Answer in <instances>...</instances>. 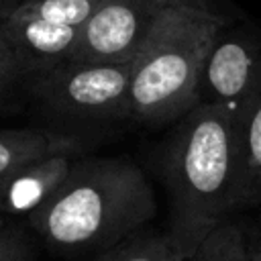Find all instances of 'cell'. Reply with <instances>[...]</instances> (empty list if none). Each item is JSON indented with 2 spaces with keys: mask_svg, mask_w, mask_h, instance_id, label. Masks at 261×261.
<instances>
[{
  "mask_svg": "<svg viewBox=\"0 0 261 261\" xmlns=\"http://www.w3.org/2000/svg\"><path fill=\"white\" fill-rule=\"evenodd\" d=\"M232 20L196 8H163L133 61L126 122L165 128L200 104L198 84L216 33Z\"/></svg>",
  "mask_w": 261,
  "mask_h": 261,
  "instance_id": "3",
  "label": "cell"
},
{
  "mask_svg": "<svg viewBox=\"0 0 261 261\" xmlns=\"http://www.w3.org/2000/svg\"><path fill=\"white\" fill-rule=\"evenodd\" d=\"M157 214L145 171L126 157H77L57 192L27 220L59 253H102Z\"/></svg>",
  "mask_w": 261,
  "mask_h": 261,
  "instance_id": "2",
  "label": "cell"
},
{
  "mask_svg": "<svg viewBox=\"0 0 261 261\" xmlns=\"http://www.w3.org/2000/svg\"><path fill=\"white\" fill-rule=\"evenodd\" d=\"M155 2L161 8H196V10L212 12L226 20H232V16H228V12H226L228 4L224 0H155Z\"/></svg>",
  "mask_w": 261,
  "mask_h": 261,
  "instance_id": "15",
  "label": "cell"
},
{
  "mask_svg": "<svg viewBox=\"0 0 261 261\" xmlns=\"http://www.w3.org/2000/svg\"><path fill=\"white\" fill-rule=\"evenodd\" d=\"M188 257L177 249L169 232L139 230L110 249L102 251L94 261H186Z\"/></svg>",
  "mask_w": 261,
  "mask_h": 261,
  "instance_id": "10",
  "label": "cell"
},
{
  "mask_svg": "<svg viewBox=\"0 0 261 261\" xmlns=\"http://www.w3.org/2000/svg\"><path fill=\"white\" fill-rule=\"evenodd\" d=\"M24 0H0V22L6 20Z\"/></svg>",
  "mask_w": 261,
  "mask_h": 261,
  "instance_id": "16",
  "label": "cell"
},
{
  "mask_svg": "<svg viewBox=\"0 0 261 261\" xmlns=\"http://www.w3.org/2000/svg\"><path fill=\"white\" fill-rule=\"evenodd\" d=\"M257 96H261V31L226 22L204 59L200 104L220 106L234 118Z\"/></svg>",
  "mask_w": 261,
  "mask_h": 261,
  "instance_id": "5",
  "label": "cell"
},
{
  "mask_svg": "<svg viewBox=\"0 0 261 261\" xmlns=\"http://www.w3.org/2000/svg\"><path fill=\"white\" fill-rule=\"evenodd\" d=\"M239 210L261 206V96L232 118Z\"/></svg>",
  "mask_w": 261,
  "mask_h": 261,
  "instance_id": "8",
  "label": "cell"
},
{
  "mask_svg": "<svg viewBox=\"0 0 261 261\" xmlns=\"http://www.w3.org/2000/svg\"><path fill=\"white\" fill-rule=\"evenodd\" d=\"M31 247L20 230L0 228V261H31Z\"/></svg>",
  "mask_w": 261,
  "mask_h": 261,
  "instance_id": "14",
  "label": "cell"
},
{
  "mask_svg": "<svg viewBox=\"0 0 261 261\" xmlns=\"http://www.w3.org/2000/svg\"><path fill=\"white\" fill-rule=\"evenodd\" d=\"M75 153H51L0 177V216H31L65 181Z\"/></svg>",
  "mask_w": 261,
  "mask_h": 261,
  "instance_id": "7",
  "label": "cell"
},
{
  "mask_svg": "<svg viewBox=\"0 0 261 261\" xmlns=\"http://www.w3.org/2000/svg\"><path fill=\"white\" fill-rule=\"evenodd\" d=\"M155 169L169 208L167 232L192 257L200 243L239 212L230 114L198 104L157 145Z\"/></svg>",
  "mask_w": 261,
  "mask_h": 261,
  "instance_id": "1",
  "label": "cell"
},
{
  "mask_svg": "<svg viewBox=\"0 0 261 261\" xmlns=\"http://www.w3.org/2000/svg\"><path fill=\"white\" fill-rule=\"evenodd\" d=\"M186 261H188V259H186Z\"/></svg>",
  "mask_w": 261,
  "mask_h": 261,
  "instance_id": "19",
  "label": "cell"
},
{
  "mask_svg": "<svg viewBox=\"0 0 261 261\" xmlns=\"http://www.w3.org/2000/svg\"><path fill=\"white\" fill-rule=\"evenodd\" d=\"M100 0H24L14 12L59 27H82Z\"/></svg>",
  "mask_w": 261,
  "mask_h": 261,
  "instance_id": "11",
  "label": "cell"
},
{
  "mask_svg": "<svg viewBox=\"0 0 261 261\" xmlns=\"http://www.w3.org/2000/svg\"><path fill=\"white\" fill-rule=\"evenodd\" d=\"M163 8L155 0H100L80 27L69 61L77 63H124L135 61Z\"/></svg>",
  "mask_w": 261,
  "mask_h": 261,
  "instance_id": "6",
  "label": "cell"
},
{
  "mask_svg": "<svg viewBox=\"0 0 261 261\" xmlns=\"http://www.w3.org/2000/svg\"><path fill=\"white\" fill-rule=\"evenodd\" d=\"M130 71L133 61H67L27 75V110L43 128L90 141L88 135L126 122Z\"/></svg>",
  "mask_w": 261,
  "mask_h": 261,
  "instance_id": "4",
  "label": "cell"
},
{
  "mask_svg": "<svg viewBox=\"0 0 261 261\" xmlns=\"http://www.w3.org/2000/svg\"><path fill=\"white\" fill-rule=\"evenodd\" d=\"M88 141L43 126L0 128V177L51 153H80Z\"/></svg>",
  "mask_w": 261,
  "mask_h": 261,
  "instance_id": "9",
  "label": "cell"
},
{
  "mask_svg": "<svg viewBox=\"0 0 261 261\" xmlns=\"http://www.w3.org/2000/svg\"><path fill=\"white\" fill-rule=\"evenodd\" d=\"M24 71L8 45L0 39V116L27 110L24 100Z\"/></svg>",
  "mask_w": 261,
  "mask_h": 261,
  "instance_id": "13",
  "label": "cell"
},
{
  "mask_svg": "<svg viewBox=\"0 0 261 261\" xmlns=\"http://www.w3.org/2000/svg\"><path fill=\"white\" fill-rule=\"evenodd\" d=\"M188 261H249V243L237 224L224 222L200 243Z\"/></svg>",
  "mask_w": 261,
  "mask_h": 261,
  "instance_id": "12",
  "label": "cell"
},
{
  "mask_svg": "<svg viewBox=\"0 0 261 261\" xmlns=\"http://www.w3.org/2000/svg\"><path fill=\"white\" fill-rule=\"evenodd\" d=\"M2 226H4V218L0 216V228H2Z\"/></svg>",
  "mask_w": 261,
  "mask_h": 261,
  "instance_id": "18",
  "label": "cell"
},
{
  "mask_svg": "<svg viewBox=\"0 0 261 261\" xmlns=\"http://www.w3.org/2000/svg\"><path fill=\"white\" fill-rule=\"evenodd\" d=\"M249 261H261V234L255 243L249 245Z\"/></svg>",
  "mask_w": 261,
  "mask_h": 261,
  "instance_id": "17",
  "label": "cell"
}]
</instances>
